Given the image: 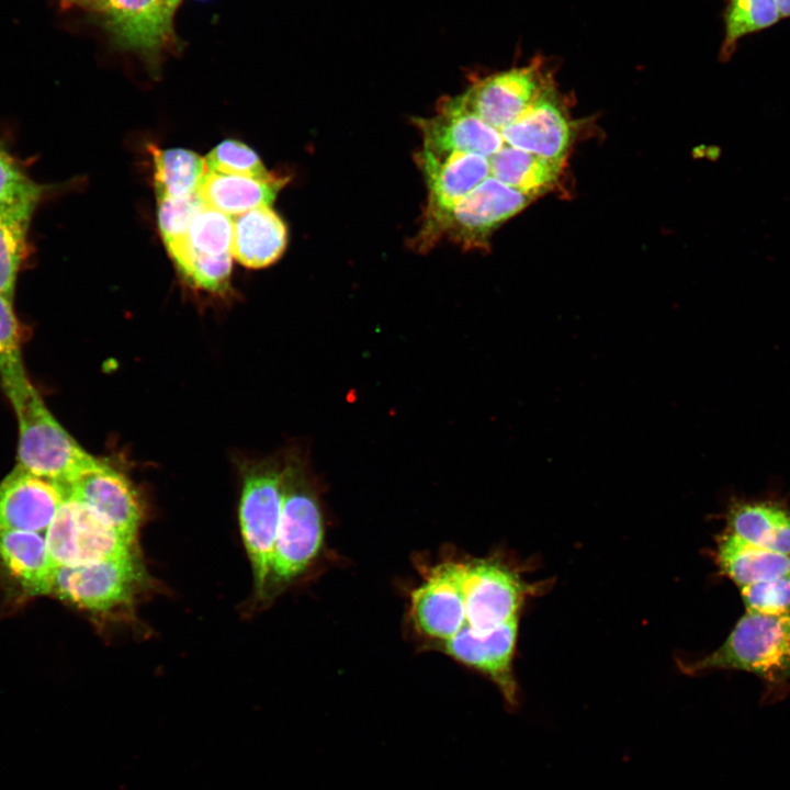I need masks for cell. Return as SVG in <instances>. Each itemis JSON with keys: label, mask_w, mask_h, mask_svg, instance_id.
<instances>
[{"label": "cell", "mask_w": 790, "mask_h": 790, "mask_svg": "<svg viewBox=\"0 0 790 790\" xmlns=\"http://www.w3.org/2000/svg\"><path fill=\"white\" fill-rule=\"evenodd\" d=\"M1 385L18 418L22 467L64 488L103 462L84 451L56 420L27 375Z\"/></svg>", "instance_id": "obj_1"}, {"label": "cell", "mask_w": 790, "mask_h": 790, "mask_svg": "<svg viewBox=\"0 0 790 790\" xmlns=\"http://www.w3.org/2000/svg\"><path fill=\"white\" fill-rule=\"evenodd\" d=\"M282 511L263 596H272L304 573L324 541L315 484L304 456L291 452L282 462Z\"/></svg>", "instance_id": "obj_2"}, {"label": "cell", "mask_w": 790, "mask_h": 790, "mask_svg": "<svg viewBox=\"0 0 790 790\" xmlns=\"http://www.w3.org/2000/svg\"><path fill=\"white\" fill-rule=\"evenodd\" d=\"M680 667L687 674L743 670L769 685H781L790 679V613L746 611L719 648Z\"/></svg>", "instance_id": "obj_3"}, {"label": "cell", "mask_w": 790, "mask_h": 790, "mask_svg": "<svg viewBox=\"0 0 790 790\" xmlns=\"http://www.w3.org/2000/svg\"><path fill=\"white\" fill-rule=\"evenodd\" d=\"M148 576L138 553L76 566H57L50 594L93 612L129 606Z\"/></svg>", "instance_id": "obj_4"}, {"label": "cell", "mask_w": 790, "mask_h": 790, "mask_svg": "<svg viewBox=\"0 0 790 790\" xmlns=\"http://www.w3.org/2000/svg\"><path fill=\"white\" fill-rule=\"evenodd\" d=\"M242 476L240 530L256 591L263 595L282 511V462L264 460L248 464Z\"/></svg>", "instance_id": "obj_5"}, {"label": "cell", "mask_w": 790, "mask_h": 790, "mask_svg": "<svg viewBox=\"0 0 790 790\" xmlns=\"http://www.w3.org/2000/svg\"><path fill=\"white\" fill-rule=\"evenodd\" d=\"M49 556L57 566H76L136 552L135 540L121 534L89 505L65 496L45 533Z\"/></svg>", "instance_id": "obj_6"}, {"label": "cell", "mask_w": 790, "mask_h": 790, "mask_svg": "<svg viewBox=\"0 0 790 790\" xmlns=\"http://www.w3.org/2000/svg\"><path fill=\"white\" fill-rule=\"evenodd\" d=\"M534 200L489 176L439 222L421 250L443 237L464 250L484 249L498 227Z\"/></svg>", "instance_id": "obj_7"}, {"label": "cell", "mask_w": 790, "mask_h": 790, "mask_svg": "<svg viewBox=\"0 0 790 790\" xmlns=\"http://www.w3.org/2000/svg\"><path fill=\"white\" fill-rule=\"evenodd\" d=\"M538 589L505 562L494 558L465 562L464 627L477 634L496 629L518 617L526 598Z\"/></svg>", "instance_id": "obj_8"}, {"label": "cell", "mask_w": 790, "mask_h": 790, "mask_svg": "<svg viewBox=\"0 0 790 790\" xmlns=\"http://www.w3.org/2000/svg\"><path fill=\"white\" fill-rule=\"evenodd\" d=\"M428 199L421 227L413 245L421 251L439 222L490 173L488 157L473 153L436 154L422 148L416 156Z\"/></svg>", "instance_id": "obj_9"}, {"label": "cell", "mask_w": 790, "mask_h": 790, "mask_svg": "<svg viewBox=\"0 0 790 790\" xmlns=\"http://www.w3.org/2000/svg\"><path fill=\"white\" fill-rule=\"evenodd\" d=\"M550 87L538 64L499 71L459 94L482 121L500 131L526 113Z\"/></svg>", "instance_id": "obj_10"}, {"label": "cell", "mask_w": 790, "mask_h": 790, "mask_svg": "<svg viewBox=\"0 0 790 790\" xmlns=\"http://www.w3.org/2000/svg\"><path fill=\"white\" fill-rule=\"evenodd\" d=\"M465 562L448 561L429 569L411 592V616L424 635L445 642L465 624Z\"/></svg>", "instance_id": "obj_11"}, {"label": "cell", "mask_w": 790, "mask_h": 790, "mask_svg": "<svg viewBox=\"0 0 790 790\" xmlns=\"http://www.w3.org/2000/svg\"><path fill=\"white\" fill-rule=\"evenodd\" d=\"M518 625L519 616L483 634L474 633L465 625L452 639L441 642V650L449 656L489 677L510 709L519 706L512 672Z\"/></svg>", "instance_id": "obj_12"}, {"label": "cell", "mask_w": 790, "mask_h": 790, "mask_svg": "<svg viewBox=\"0 0 790 790\" xmlns=\"http://www.w3.org/2000/svg\"><path fill=\"white\" fill-rule=\"evenodd\" d=\"M97 13L116 46L155 60L173 46V16L160 0H102Z\"/></svg>", "instance_id": "obj_13"}, {"label": "cell", "mask_w": 790, "mask_h": 790, "mask_svg": "<svg viewBox=\"0 0 790 790\" xmlns=\"http://www.w3.org/2000/svg\"><path fill=\"white\" fill-rule=\"evenodd\" d=\"M414 123L421 133L422 148L436 154L462 151L489 158L505 145L500 132L474 114L460 95L442 98L436 115L414 119Z\"/></svg>", "instance_id": "obj_14"}, {"label": "cell", "mask_w": 790, "mask_h": 790, "mask_svg": "<svg viewBox=\"0 0 790 790\" xmlns=\"http://www.w3.org/2000/svg\"><path fill=\"white\" fill-rule=\"evenodd\" d=\"M65 498L60 486L18 464L0 482V531H47Z\"/></svg>", "instance_id": "obj_15"}, {"label": "cell", "mask_w": 790, "mask_h": 790, "mask_svg": "<svg viewBox=\"0 0 790 790\" xmlns=\"http://www.w3.org/2000/svg\"><path fill=\"white\" fill-rule=\"evenodd\" d=\"M499 132L507 145L558 162H564L573 139L568 114L551 86L526 113Z\"/></svg>", "instance_id": "obj_16"}, {"label": "cell", "mask_w": 790, "mask_h": 790, "mask_svg": "<svg viewBox=\"0 0 790 790\" xmlns=\"http://www.w3.org/2000/svg\"><path fill=\"white\" fill-rule=\"evenodd\" d=\"M65 496L76 498L102 515L121 534L135 540L143 519V508L127 477L102 462L63 488Z\"/></svg>", "instance_id": "obj_17"}, {"label": "cell", "mask_w": 790, "mask_h": 790, "mask_svg": "<svg viewBox=\"0 0 790 790\" xmlns=\"http://www.w3.org/2000/svg\"><path fill=\"white\" fill-rule=\"evenodd\" d=\"M286 245V225L270 206L233 217L232 255L242 266L268 267L280 259Z\"/></svg>", "instance_id": "obj_18"}, {"label": "cell", "mask_w": 790, "mask_h": 790, "mask_svg": "<svg viewBox=\"0 0 790 790\" xmlns=\"http://www.w3.org/2000/svg\"><path fill=\"white\" fill-rule=\"evenodd\" d=\"M0 565L31 596L50 594L54 565L45 534L0 531Z\"/></svg>", "instance_id": "obj_19"}, {"label": "cell", "mask_w": 790, "mask_h": 790, "mask_svg": "<svg viewBox=\"0 0 790 790\" xmlns=\"http://www.w3.org/2000/svg\"><path fill=\"white\" fill-rule=\"evenodd\" d=\"M286 180L270 174L266 178L205 171L198 193L201 200L229 216L270 206Z\"/></svg>", "instance_id": "obj_20"}, {"label": "cell", "mask_w": 790, "mask_h": 790, "mask_svg": "<svg viewBox=\"0 0 790 790\" xmlns=\"http://www.w3.org/2000/svg\"><path fill=\"white\" fill-rule=\"evenodd\" d=\"M726 531L765 550L790 555V511L770 501H732Z\"/></svg>", "instance_id": "obj_21"}, {"label": "cell", "mask_w": 790, "mask_h": 790, "mask_svg": "<svg viewBox=\"0 0 790 790\" xmlns=\"http://www.w3.org/2000/svg\"><path fill=\"white\" fill-rule=\"evenodd\" d=\"M232 237L233 217L204 203L192 217L187 233L166 244V248L182 275L195 258L232 255Z\"/></svg>", "instance_id": "obj_22"}, {"label": "cell", "mask_w": 790, "mask_h": 790, "mask_svg": "<svg viewBox=\"0 0 790 790\" xmlns=\"http://www.w3.org/2000/svg\"><path fill=\"white\" fill-rule=\"evenodd\" d=\"M715 562L738 588L790 573V555L765 550L725 531L716 539Z\"/></svg>", "instance_id": "obj_23"}, {"label": "cell", "mask_w": 790, "mask_h": 790, "mask_svg": "<svg viewBox=\"0 0 790 790\" xmlns=\"http://www.w3.org/2000/svg\"><path fill=\"white\" fill-rule=\"evenodd\" d=\"M488 160L492 177L533 199L554 188L564 167V162L542 158L506 143Z\"/></svg>", "instance_id": "obj_24"}, {"label": "cell", "mask_w": 790, "mask_h": 790, "mask_svg": "<svg viewBox=\"0 0 790 790\" xmlns=\"http://www.w3.org/2000/svg\"><path fill=\"white\" fill-rule=\"evenodd\" d=\"M36 206L20 204L0 210V295L10 301L27 255V232Z\"/></svg>", "instance_id": "obj_25"}, {"label": "cell", "mask_w": 790, "mask_h": 790, "mask_svg": "<svg viewBox=\"0 0 790 790\" xmlns=\"http://www.w3.org/2000/svg\"><path fill=\"white\" fill-rule=\"evenodd\" d=\"M153 158L158 200L198 192L206 171L205 160L198 154L182 148L154 149Z\"/></svg>", "instance_id": "obj_26"}, {"label": "cell", "mask_w": 790, "mask_h": 790, "mask_svg": "<svg viewBox=\"0 0 790 790\" xmlns=\"http://www.w3.org/2000/svg\"><path fill=\"white\" fill-rule=\"evenodd\" d=\"M781 19L776 0H729L720 56L731 58L744 36L768 29Z\"/></svg>", "instance_id": "obj_27"}, {"label": "cell", "mask_w": 790, "mask_h": 790, "mask_svg": "<svg viewBox=\"0 0 790 790\" xmlns=\"http://www.w3.org/2000/svg\"><path fill=\"white\" fill-rule=\"evenodd\" d=\"M204 160L207 171L255 178H266L271 174L259 156L238 140L222 142L207 154Z\"/></svg>", "instance_id": "obj_28"}, {"label": "cell", "mask_w": 790, "mask_h": 790, "mask_svg": "<svg viewBox=\"0 0 790 790\" xmlns=\"http://www.w3.org/2000/svg\"><path fill=\"white\" fill-rule=\"evenodd\" d=\"M43 194L44 188L34 182L0 145V210L20 204H38Z\"/></svg>", "instance_id": "obj_29"}, {"label": "cell", "mask_w": 790, "mask_h": 790, "mask_svg": "<svg viewBox=\"0 0 790 790\" xmlns=\"http://www.w3.org/2000/svg\"><path fill=\"white\" fill-rule=\"evenodd\" d=\"M746 611L763 614L790 613V573L740 588Z\"/></svg>", "instance_id": "obj_30"}, {"label": "cell", "mask_w": 790, "mask_h": 790, "mask_svg": "<svg viewBox=\"0 0 790 790\" xmlns=\"http://www.w3.org/2000/svg\"><path fill=\"white\" fill-rule=\"evenodd\" d=\"M24 374L21 334L12 301L0 295V381L7 382Z\"/></svg>", "instance_id": "obj_31"}, {"label": "cell", "mask_w": 790, "mask_h": 790, "mask_svg": "<svg viewBox=\"0 0 790 790\" xmlns=\"http://www.w3.org/2000/svg\"><path fill=\"white\" fill-rule=\"evenodd\" d=\"M203 204L198 192L158 200V225L165 245L187 233L192 217Z\"/></svg>", "instance_id": "obj_32"}, {"label": "cell", "mask_w": 790, "mask_h": 790, "mask_svg": "<svg viewBox=\"0 0 790 790\" xmlns=\"http://www.w3.org/2000/svg\"><path fill=\"white\" fill-rule=\"evenodd\" d=\"M64 3L70 7H79L90 11L97 12L102 0H61Z\"/></svg>", "instance_id": "obj_33"}, {"label": "cell", "mask_w": 790, "mask_h": 790, "mask_svg": "<svg viewBox=\"0 0 790 790\" xmlns=\"http://www.w3.org/2000/svg\"><path fill=\"white\" fill-rule=\"evenodd\" d=\"M781 18H790V0H776Z\"/></svg>", "instance_id": "obj_34"}, {"label": "cell", "mask_w": 790, "mask_h": 790, "mask_svg": "<svg viewBox=\"0 0 790 790\" xmlns=\"http://www.w3.org/2000/svg\"><path fill=\"white\" fill-rule=\"evenodd\" d=\"M162 7L165 10L170 14L174 15L176 10L178 9L181 0H160Z\"/></svg>", "instance_id": "obj_35"}]
</instances>
